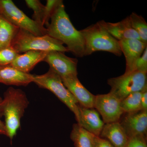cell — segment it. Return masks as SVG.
Instances as JSON below:
<instances>
[{"instance_id": "obj_1", "label": "cell", "mask_w": 147, "mask_h": 147, "mask_svg": "<svg viewBox=\"0 0 147 147\" xmlns=\"http://www.w3.org/2000/svg\"><path fill=\"white\" fill-rule=\"evenodd\" d=\"M47 26V34L66 45L68 52L78 57H84L85 43L84 37L71 23L65 10L63 2L56 9Z\"/></svg>"}, {"instance_id": "obj_23", "label": "cell", "mask_w": 147, "mask_h": 147, "mask_svg": "<svg viewBox=\"0 0 147 147\" xmlns=\"http://www.w3.org/2000/svg\"><path fill=\"white\" fill-rule=\"evenodd\" d=\"M63 2L62 0H47L46 5L44 6L42 18V24L43 26L46 25L47 26L49 25V21L53 13Z\"/></svg>"}, {"instance_id": "obj_28", "label": "cell", "mask_w": 147, "mask_h": 147, "mask_svg": "<svg viewBox=\"0 0 147 147\" xmlns=\"http://www.w3.org/2000/svg\"><path fill=\"white\" fill-rule=\"evenodd\" d=\"M141 111L147 112V88L142 92L141 98Z\"/></svg>"}, {"instance_id": "obj_24", "label": "cell", "mask_w": 147, "mask_h": 147, "mask_svg": "<svg viewBox=\"0 0 147 147\" xmlns=\"http://www.w3.org/2000/svg\"><path fill=\"white\" fill-rule=\"evenodd\" d=\"M19 54L11 47L0 50V66L9 65Z\"/></svg>"}, {"instance_id": "obj_9", "label": "cell", "mask_w": 147, "mask_h": 147, "mask_svg": "<svg viewBox=\"0 0 147 147\" xmlns=\"http://www.w3.org/2000/svg\"><path fill=\"white\" fill-rule=\"evenodd\" d=\"M43 61L48 63L50 68L57 74L61 78L77 76L78 60L69 57L64 53L59 51H50Z\"/></svg>"}, {"instance_id": "obj_6", "label": "cell", "mask_w": 147, "mask_h": 147, "mask_svg": "<svg viewBox=\"0 0 147 147\" xmlns=\"http://www.w3.org/2000/svg\"><path fill=\"white\" fill-rule=\"evenodd\" d=\"M108 84L111 87L110 92L121 101L129 95L142 91L147 88V73L137 71L124 73L110 78Z\"/></svg>"}, {"instance_id": "obj_30", "label": "cell", "mask_w": 147, "mask_h": 147, "mask_svg": "<svg viewBox=\"0 0 147 147\" xmlns=\"http://www.w3.org/2000/svg\"><path fill=\"white\" fill-rule=\"evenodd\" d=\"M2 99L3 98H2V97L0 96V103H1V102L2 100Z\"/></svg>"}, {"instance_id": "obj_5", "label": "cell", "mask_w": 147, "mask_h": 147, "mask_svg": "<svg viewBox=\"0 0 147 147\" xmlns=\"http://www.w3.org/2000/svg\"><path fill=\"white\" fill-rule=\"evenodd\" d=\"M34 83L39 88L49 90L75 115L77 123L80 117V105L76 98L64 85L60 76L49 68L48 71L41 75L34 74Z\"/></svg>"}, {"instance_id": "obj_29", "label": "cell", "mask_w": 147, "mask_h": 147, "mask_svg": "<svg viewBox=\"0 0 147 147\" xmlns=\"http://www.w3.org/2000/svg\"><path fill=\"white\" fill-rule=\"evenodd\" d=\"M1 134L6 136L7 132L4 122L1 120L0 118V135Z\"/></svg>"}, {"instance_id": "obj_4", "label": "cell", "mask_w": 147, "mask_h": 147, "mask_svg": "<svg viewBox=\"0 0 147 147\" xmlns=\"http://www.w3.org/2000/svg\"><path fill=\"white\" fill-rule=\"evenodd\" d=\"M10 47L21 54L31 50L68 52L63 43L47 34L42 36L34 35L29 32L19 29Z\"/></svg>"}, {"instance_id": "obj_11", "label": "cell", "mask_w": 147, "mask_h": 147, "mask_svg": "<svg viewBox=\"0 0 147 147\" xmlns=\"http://www.w3.org/2000/svg\"><path fill=\"white\" fill-rule=\"evenodd\" d=\"M120 123L128 138L138 135L146 136L147 112L127 113Z\"/></svg>"}, {"instance_id": "obj_22", "label": "cell", "mask_w": 147, "mask_h": 147, "mask_svg": "<svg viewBox=\"0 0 147 147\" xmlns=\"http://www.w3.org/2000/svg\"><path fill=\"white\" fill-rule=\"evenodd\" d=\"M25 2L27 6L33 11L34 13L32 19L43 26L42 21L45 5H43L41 2L38 0H26Z\"/></svg>"}, {"instance_id": "obj_27", "label": "cell", "mask_w": 147, "mask_h": 147, "mask_svg": "<svg viewBox=\"0 0 147 147\" xmlns=\"http://www.w3.org/2000/svg\"><path fill=\"white\" fill-rule=\"evenodd\" d=\"M92 147H115L109 141L92 134Z\"/></svg>"}, {"instance_id": "obj_14", "label": "cell", "mask_w": 147, "mask_h": 147, "mask_svg": "<svg viewBox=\"0 0 147 147\" xmlns=\"http://www.w3.org/2000/svg\"><path fill=\"white\" fill-rule=\"evenodd\" d=\"M99 22L108 32L118 41L129 39L141 40L137 32L131 28L128 16L117 23L106 22L103 20Z\"/></svg>"}, {"instance_id": "obj_7", "label": "cell", "mask_w": 147, "mask_h": 147, "mask_svg": "<svg viewBox=\"0 0 147 147\" xmlns=\"http://www.w3.org/2000/svg\"><path fill=\"white\" fill-rule=\"evenodd\" d=\"M0 14L19 29L37 36L47 34L46 28L29 18L11 0H0Z\"/></svg>"}, {"instance_id": "obj_2", "label": "cell", "mask_w": 147, "mask_h": 147, "mask_svg": "<svg viewBox=\"0 0 147 147\" xmlns=\"http://www.w3.org/2000/svg\"><path fill=\"white\" fill-rule=\"evenodd\" d=\"M29 103L26 93L20 89L9 87L4 93L0 103V118L4 117L6 136L11 142L21 127V119Z\"/></svg>"}, {"instance_id": "obj_17", "label": "cell", "mask_w": 147, "mask_h": 147, "mask_svg": "<svg viewBox=\"0 0 147 147\" xmlns=\"http://www.w3.org/2000/svg\"><path fill=\"white\" fill-rule=\"evenodd\" d=\"M99 137L108 140L115 147H124L128 139L119 121L105 124Z\"/></svg>"}, {"instance_id": "obj_3", "label": "cell", "mask_w": 147, "mask_h": 147, "mask_svg": "<svg viewBox=\"0 0 147 147\" xmlns=\"http://www.w3.org/2000/svg\"><path fill=\"white\" fill-rule=\"evenodd\" d=\"M85 43L84 56L97 51H105L120 57L122 55L118 40L108 32L100 22L80 30Z\"/></svg>"}, {"instance_id": "obj_25", "label": "cell", "mask_w": 147, "mask_h": 147, "mask_svg": "<svg viewBox=\"0 0 147 147\" xmlns=\"http://www.w3.org/2000/svg\"><path fill=\"white\" fill-rule=\"evenodd\" d=\"M134 71L147 73V47L142 56L135 62L132 70Z\"/></svg>"}, {"instance_id": "obj_19", "label": "cell", "mask_w": 147, "mask_h": 147, "mask_svg": "<svg viewBox=\"0 0 147 147\" xmlns=\"http://www.w3.org/2000/svg\"><path fill=\"white\" fill-rule=\"evenodd\" d=\"M70 138L76 147H92V134L78 123L74 124L70 134Z\"/></svg>"}, {"instance_id": "obj_10", "label": "cell", "mask_w": 147, "mask_h": 147, "mask_svg": "<svg viewBox=\"0 0 147 147\" xmlns=\"http://www.w3.org/2000/svg\"><path fill=\"white\" fill-rule=\"evenodd\" d=\"M66 88L73 95L82 107L94 108L96 96L90 92L78 79L77 76L61 78Z\"/></svg>"}, {"instance_id": "obj_12", "label": "cell", "mask_w": 147, "mask_h": 147, "mask_svg": "<svg viewBox=\"0 0 147 147\" xmlns=\"http://www.w3.org/2000/svg\"><path fill=\"white\" fill-rule=\"evenodd\" d=\"M122 53L125 59L126 67L125 73L132 72L136 61L142 56L147 45L136 39L123 40L119 41Z\"/></svg>"}, {"instance_id": "obj_13", "label": "cell", "mask_w": 147, "mask_h": 147, "mask_svg": "<svg viewBox=\"0 0 147 147\" xmlns=\"http://www.w3.org/2000/svg\"><path fill=\"white\" fill-rule=\"evenodd\" d=\"M80 117L78 124L91 134L99 137L105 123L99 113L94 108L80 106Z\"/></svg>"}, {"instance_id": "obj_15", "label": "cell", "mask_w": 147, "mask_h": 147, "mask_svg": "<svg viewBox=\"0 0 147 147\" xmlns=\"http://www.w3.org/2000/svg\"><path fill=\"white\" fill-rule=\"evenodd\" d=\"M34 74L17 70L10 65L0 66V83L8 86H26L33 82Z\"/></svg>"}, {"instance_id": "obj_18", "label": "cell", "mask_w": 147, "mask_h": 147, "mask_svg": "<svg viewBox=\"0 0 147 147\" xmlns=\"http://www.w3.org/2000/svg\"><path fill=\"white\" fill-rule=\"evenodd\" d=\"M18 30L0 14V50L10 47Z\"/></svg>"}, {"instance_id": "obj_21", "label": "cell", "mask_w": 147, "mask_h": 147, "mask_svg": "<svg viewBox=\"0 0 147 147\" xmlns=\"http://www.w3.org/2000/svg\"><path fill=\"white\" fill-rule=\"evenodd\" d=\"M131 28L137 32L141 40L147 45V24L144 18L135 12L128 16Z\"/></svg>"}, {"instance_id": "obj_8", "label": "cell", "mask_w": 147, "mask_h": 147, "mask_svg": "<svg viewBox=\"0 0 147 147\" xmlns=\"http://www.w3.org/2000/svg\"><path fill=\"white\" fill-rule=\"evenodd\" d=\"M121 102L110 92L96 96L94 108L102 116L104 123L119 121L124 113L121 107Z\"/></svg>"}, {"instance_id": "obj_31", "label": "cell", "mask_w": 147, "mask_h": 147, "mask_svg": "<svg viewBox=\"0 0 147 147\" xmlns=\"http://www.w3.org/2000/svg\"></svg>"}, {"instance_id": "obj_26", "label": "cell", "mask_w": 147, "mask_h": 147, "mask_svg": "<svg viewBox=\"0 0 147 147\" xmlns=\"http://www.w3.org/2000/svg\"><path fill=\"white\" fill-rule=\"evenodd\" d=\"M146 136H134L128 138L124 147H147Z\"/></svg>"}, {"instance_id": "obj_16", "label": "cell", "mask_w": 147, "mask_h": 147, "mask_svg": "<svg viewBox=\"0 0 147 147\" xmlns=\"http://www.w3.org/2000/svg\"><path fill=\"white\" fill-rule=\"evenodd\" d=\"M49 52L31 50L19 54L10 65L19 71L29 73L38 63L43 61Z\"/></svg>"}, {"instance_id": "obj_20", "label": "cell", "mask_w": 147, "mask_h": 147, "mask_svg": "<svg viewBox=\"0 0 147 147\" xmlns=\"http://www.w3.org/2000/svg\"><path fill=\"white\" fill-rule=\"evenodd\" d=\"M142 92L143 91L131 94L121 101V107L124 113H132L141 111Z\"/></svg>"}]
</instances>
